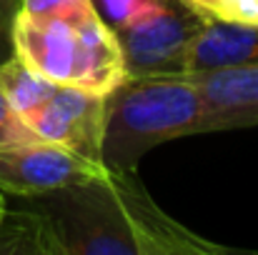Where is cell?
<instances>
[{"label":"cell","mask_w":258,"mask_h":255,"mask_svg":"<svg viewBox=\"0 0 258 255\" xmlns=\"http://www.w3.org/2000/svg\"><path fill=\"white\" fill-rule=\"evenodd\" d=\"M78 208L73 240L66 253H131V255H218L228 253L203 240L166 215L133 178L108 170L103 178L68 188Z\"/></svg>","instance_id":"cell-1"},{"label":"cell","mask_w":258,"mask_h":255,"mask_svg":"<svg viewBox=\"0 0 258 255\" xmlns=\"http://www.w3.org/2000/svg\"><path fill=\"white\" fill-rule=\"evenodd\" d=\"M15 53L38 75L58 85L108 95L128 78L115 30L93 0H63L45 10H20Z\"/></svg>","instance_id":"cell-2"},{"label":"cell","mask_w":258,"mask_h":255,"mask_svg":"<svg viewBox=\"0 0 258 255\" xmlns=\"http://www.w3.org/2000/svg\"><path fill=\"white\" fill-rule=\"evenodd\" d=\"M206 100L193 75H128L108 93L103 165L136 173L141 158L178 138L201 135Z\"/></svg>","instance_id":"cell-3"},{"label":"cell","mask_w":258,"mask_h":255,"mask_svg":"<svg viewBox=\"0 0 258 255\" xmlns=\"http://www.w3.org/2000/svg\"><path fill=\"white\" fill-rule=\"evenodd\" d=\"M208 18L180 0H153L131 25L118 30L128 75L185 73V53Z\"/></svg>","instance_id":"cell-4"},{"label":"cell","mask_w":258,"mask_h":255,"mask_svg":"<svg viewBox=\"0 0 258 255\" xmlns=\"http://www.w3.org/2000/svg\"><path fill=\"white\" fill-rule=\"evenodd\" d=\"M108 173L103 163L88 160L66 145L30 140L0 148V193L40 198L86 185Z\"/></svg>","instance_id":"cell-5"},{"label":"cell","mask_w":258,"mask_h":255,"mask_svg":"<svg viewBox=\"0 0 258 255\" xmlns=\"http://www.w3.org/2000/svg\"><path fill=\"white\" fill-rule=\"evenodd\" d=\"M105 123L108 95L71 85H58L53 95L28 118L30 130L40 140L66 145L95 163H103Z\"/></svg>","instance_id":"cell-6"},{"label":"cell","mask_w":258,"mask_h":255,"mask_svg":"<svg viewBox=\"0 0 258 255\" xmlns=\"http://www.w3.org/2000/svg\"><path fill=\"white\" fill-rule=\"evenodd\" d=\"M193 78L198 80L206 100L201 135L218 130L258 128V63L213 70Z\"/></svg>","instance_id":"cell-7"},{"label":"cell","mask_w":258,"mask_h":255,"mask_svg":"<svg viewBox=\"0 0 258 255\" xmlns=\"http://www.w3.org/2000/svg\"><path fill=\"white\" fill-rule=\"evenodd\" d=\"M258 63V25L208 20L185 53V75Z\"/></svg>","instance_id":"cell-8"},{"label":"cell","mask_w":258,"mask_h":255,"mask_svg":"<svg viewBox=\"0 0 258 255\" xmlns=\"http://www.w3.org/2000/svg\"><path fill=\"white\" fill-rule=\"evenodd\" d=\"M0 88L8 95L10 105L15 108V113L28 123V118L53 95L58 83L38 75L33 68H28L15 55V58H10L8 63L0 65Z\"/></svg>","instance_id":"cell-9"},{"label":"cell","mask_w":258,"mask_h":255,"mask_svg":"<svg viewBox=\"0 0 258 255\" xmlns=\"http://www.w3.org/2000/svg\"><path fill=\"white\" fill-rule=\"evenodd\" d=\"M30 140H40L30 125L15 113V108L10 105L8 95L0 88V148L5 145H15V143H30Z\"/></svg>","instance_id":"cell-10"},{"label":"cell","mask_w":258,"mask_h":255,"mask_svg":"<svg viewBox=\"0 0 258 255\" xmlns=\"http://www.w3.org/2000/svg\"><path fill=\"white\" fill-rule=\"evenodd\" d=\"M103 20L118 33L125 25H131L153 0H93Z\"/></svg>","instance_id":"cell-11"},{"label":"cell","mask_w":258,"mask_h":255,"mask_svg":"<svg viewBox=\"0 0 258 255\" xmlns=\"http://www.w3.org/2000/svg\"><path fill=\"white\" fill-rule=\"evenodd\" d=\"M211 20L258 25V0H213Z\"/></svg>","instance_id":"cell-12"},{"label":"cell","mask_w":258,"mask_h":255,"mask_svg":"<svg viewBox=\"0 0 258 255\" xmlns=\"http://www.w3.org/2000/svg\"><path fill=\"white\" fill-rule=\"evenodd\" d=\"M23 0H0V65L15 58V25Z\"/></svg>","instance_id":"cell-13"},{"label":"cell","mask_w":258,"mask_h":255,"mask_svg":"<svg viewBox=\"0 0 258 255\" xmlns=\"http://www.w3.org/2000/svg\"><path fill=\"white\" fill-rule=\"evenodd\" d=\"M180 3H185L188 8H193L196 13H201L203 18H208V20H211V8H213V0H180Z\"/></svg>","instance_id":"cell-14"},{"label":"cell","mask_w":258,"mask_h":255,"mask_svg":"<svg viewBox=\"0 0 258 255\" xmlns=\"http://www.w3.org/2000/svg\"><path fill=\"white\" fill-rule=\"evenodd\" d=\"M5 220V198H3V193H0V223Z\"/></svg>","instance_id":"cell-15"}]
</instances>
